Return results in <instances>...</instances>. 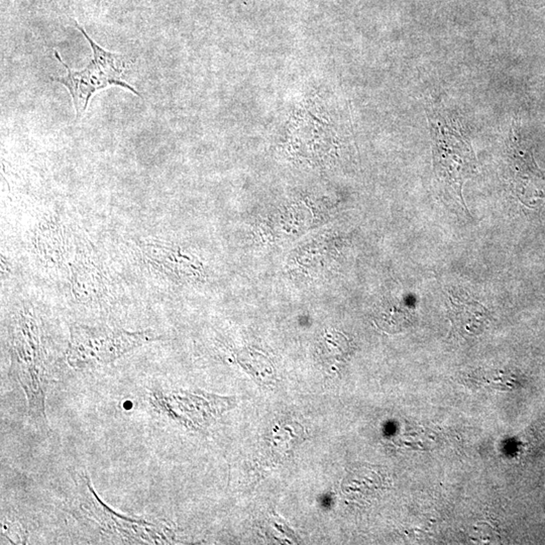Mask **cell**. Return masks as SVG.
Listing matches in <instances>:
<instances>
[{
  "label": "cell",
  "mask_w": 545,
  "mask_h": 545,
  "mask_svg": "<svg viewBox=\"0 0 545 545\" xmlns=\"http://www.w3.org/2000/svg\"><path fill=\"white\" fill-rule=\"evenodd\" d=\"M76 27L82 33L86 40L89 43L92 50V59L89 64L81 70L74 71L67 64H65L63 59L55 51V57L60 64L66 69V74L63 76L50 77L54 82L61 83L67 88L73 101L75 108L76 117H81L87 110L88 103L94 96L95 92L110 86H119L126 88L137 96H142L135 88L132 87L124 80L133 61L128 57L119 55L106 51L103 47L94 42L82 27L76 22Z\"/></svg>",
  "instance_id": "obj_1"
},
{
  "label": "cell",
  "mask_w": 545,
  "mask_h": 545,
  "mask_svg": "<svg viewBox=\"0 0 545 545\" xmlns=\"http://www.w3.org/2000/svg\"><path fill=\"white\" fill-rule=\"evenodd\" d=\"M70 334L66 359L70 367L76 370L108 365L126 352L160 338L151 330L132 332L80 324L72 325Z\"/></svg>",
  "instance_id": "obj_2"
},
{
  "label": "cell",
  "mask_w": 545,
  "mask_h": 545,
  "mask_svg": "<svg viewBox=\"0 0 545 545\" xmlns=\"http://www.w3.org/2000/svg\"><path fill=\"white\" fill-rule=\"evenodd\" d=\"M11 372L28 399L29 417L40 431H47L46 396L47 378L36 332L24 325L15 341Z\"/></svg>",
  "instance_id": "obj_3"
},
{
  "label": "cell",
  "mask_w": 545,
  "mask_h": 545,
  "mask_svg": "<svg viewBox=\"0 0 545 545\" xmlns=\"http://www.w3.org/2000/svg\"><path fill=\"white\" fill-rule=\"evenodd\" d=\"M81 485L85 489L84 501L81 507L94 518L103 530L114 533L121 539L137 544H164L170 539L172 531L166 524L117 514L98 499L87 476H81Z\"/></svg>",
  "instance_id": "obj_4"
},
{
  "label": "cell",
  "mask_w": 545,
  "mask_h": 545,
  "mask_svg": "<svg viewBox=\"0 0 545 545\" xmlns=\"http://www.w3.org/2000/svg\"><path fill=\"white\" fill-rule=\"evenodd\" d=\"M151 402L158 412L192 427L204 426L226 408L225 399L191 393L155 392Z\"/></svg>",
  "instance_id": "obj_5"
}]
</instances>
